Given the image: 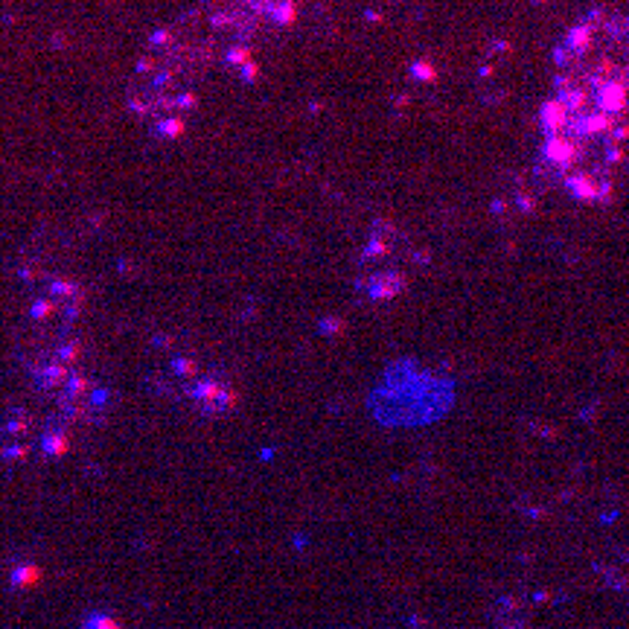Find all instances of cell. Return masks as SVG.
<instances>
[{
  "instance_id": "6da1fadb",
  "label": "cell",
  "mask_w": 629,
  "mask_h": 629,
  "mask_svg": "<svg viewBox=\"0 0 629 629\" xmlns=\"http://www.w3.org/2000/svg\"><path fill=\"white\" fill-rule=\"evenodd\" d=\"M539 126L560 190L580 204L612 199L629 152L627 15H589L560 41Z\"/></svg>"
}]
</instances>
